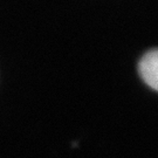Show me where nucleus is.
Returning a JSON list of instances; mask_svg holds the SVG:
<instances>
[{
  "mask_svg": "<svg viewBox=\"0 0 158 158\" xmlns=\"http://www.w3.org/2000/svg\"><path fill=\"white\" fill-rule=\"evenodd\" d=\"M158 54L156 49L149 51L142 57L138 70L143 81L153 90H157L158 85Z\"/></svg>",
  "mask_w": 158,
  "mask_h": 158,
  "instance_id": "f257e3e1",
  "label": "nucleus"
}]
</instances>
